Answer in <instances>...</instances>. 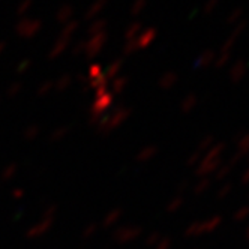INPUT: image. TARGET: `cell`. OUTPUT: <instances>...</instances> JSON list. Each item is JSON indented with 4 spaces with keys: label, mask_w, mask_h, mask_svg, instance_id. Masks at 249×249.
<instances>
[{
    "label": "cell",
    "mask_w": 249,
    "mask_h": 249,
    "mask_svg": "<svg viewBox=\"0 0 249 249\" xmlns=\"http://www.w3.org/2000/svg\"><path fill=\"white\" fill-rule=\"evenodd\" d=\"M246 72H248V63L245 60L239 59V60H236L233 65L230 66V69H228V78H230L231 83L237 84V83H240L245 78Z\"/></svg>",
    "instance_id": "obj_1"
},
{
    "label": "cell",
    "mask_w": 249,
    "mask_h": 249,
    "mask_svg": "<svg viewBox=\"0 0 249 249\" xmlns=\"http://www.w3.org/2000/svg\"><path fill=\"white\" fill-rule=\"evenodd\" d=\"M215 59H216V53L213 51L212 48L209 50H204L201 54L198 56V59L195 60L194 63V69H201V68H207L210 65L215 63Z\"/></svg>",
    "instance_id": "obj_2"
},
{
    "label": "cell",
    "mask_w": 249,
    "mask_h": 249,
    "mask_svg": "<svg viewBox=\"0 0 249 249\" xmlns=\"http://www.w3.org/2000/svg\"><path fill=\"white\" fill-rule=\"evenodd\" d=\"M156 38V30L155 29H147L144 30L143 33H141V36L137 39V45L138 48H144L147 45H150Z\"/></svg>",
    "instance_id": "obj_3"
},
{
    "label": "cell",
    "mask_w": 249,
    "mask_h": 249,
    "mask_svg": "<svg viewBox=\"0 0 249 249\" xmlns=\"http://www.w3.org/2000/svg\"><path fill=\"white\" fill-rule=\"evenodd\" d=\"M243 8H234L233 11H231L228 15H227V20L225 23L228 26H236L237 23H240L243 20Z\"/></svg>",
    "instance_id": "obj_4"
},
{
    "label": "cell",
    "mask_w": 249,
    "mask_h": 249,
    "mask_svg": "<svg viewBox=\"0 0 249 249\" xmlns=\"http://www.w3.org/2000/svg\"><path fill=\"white\" fill-rule=\"evenodd\" d=\"M237 153L242 155L243 158L249 155V134H243L237 140Z\"/></svg>",
    "instance_id": "obj_5"
},
{
    "label": "cell",
    "mask_w": 249,
    "mask_h": 249,
    "mask_svg": "<svg viewBox=\"0 0 249 249\" xmlns=\"http://www.w3.org/2000/svg\"><path fill=\"white\" fill-rule=\"evenodd\" d=\"M230 62H231V53H219V54H216V59L213 65H215L216 69H222Z\"/></svg>",
    "instance_id": "obj_6"
},
{
    "label": "cell",
    "mask_w": 249,
    "mask_h": 249,
    "mask_svg": "<svg viewBox=\"0 0 249 249\" xmlns=\"http://www.w3.org/2000/svg\"><path fill=\"white\" fill-rule=\"evenodd\" d=\"M176 81H177V75H176L174 72H168V74H165V75L162 77V80H161V86H162V87H165V89H168V87L174 86V84H176Z\"/></svg>",
    "instance_id": "obj_7"
},
{
    "label": "cell",
    "mask_w": 249,
    "mask_h": 249,
    "mask_svg": "<svg viewBox=\"0 0 249 249\" xmlns=\"http://www.w3.org/2000/svg\"><path fill=\"white\" fill-rule=\"evenodd\" d=\"M248 216H249V206H243L234 213V219L237 222H243Z\"/></svg>",
    "instance_id": "obj_8"
},
{
    "label": "cell",
    "mask_w": 249,
    "mask_h": 249,
    "mask_svg": "<svg viewBox=\"0 0 249 249\" xmlns=\"http://www.w3.org/2000/svg\"><path fill=\"white\" fill-rule=\"evenodd\" d=\"M219 2H221V0H207V2L204 3L203 12H204L206 15L212 14L213 11H215V9H216V8L219 6Z\"/></svg>",
    "instance_id": "obj_9"
},
{
    "label": "cell",
    "mask_w": 249,
    "mask_h": 249,
    "mask_svg": "<svg viewBox=\"0 0 249 249\" xmlns=\"http://www.w3.org/2000/svg\"><path fill=\"white\" fill-rule=\"evenodd\" d=\"M195 104H197V98H195L194 95H191V96H188V98L185 99V102H183V108H185L186 111H189L191 108H194Z\"/></svg>",
    "instance_id": "obj_10"
},
{
    "label": "cell",
    "mask_w": 249,
    "mask_h": 249,
    "mask_svg": "<svg viewBox=\"0 0 249 249\" xmlns=\"http://www.w3.org/2000/svg\"><path fill=\"white\" fill-rule=\"evenodd\" d=\"M140 29H141V26H140V24H137V23H135V24H132V26L128 29V32H126V38L132 41V38L135 36V35H137V33H140Z\"/></svg>",
    "instance_id": "obj_11"
},
{
    "label": "cell",
    "mask_w": 249,
    "mask_h": 249,
    "mask_svg": "<svg viewBox=\"0 0 249 249\" xmlns=\"http://www.w3.org/2000/svg\"><path fill=\"white\" fill-rule=\"evenodd\" d=\"M146 3H147V0H137V2L134 3V6H132V12H134V14L141 12V11L144 9Z\"/></svg>",
    "instance_id": "obj_12"
},
{
    "label": "cell",
    "mask_w": 249,
    "mask_h": 249,
    "mask_svg": "<svg viewBox=\"0 0 249 249\" xmlns=\"http://www.w3.org/2000/svg\"><path fill=\"white\" fill-rule=\"evenodd\" d=\"M231 170H233V168H231V167H230L228 164H227V165H222V168H221V170L218 171V176H216V179H219V180H221V179H225V177H227V176L230 174V171H231Z\"/></svg>",
    "instance_id": "obj_13"
},
{
    "label": "cell",
    "mask_w": 249,
    "mask_h": 249,
    "mask_svg": "<svg viewBox=\"0 0 249 249\" xmlns=\"http://www.w3.org/2000/svg\"><path fill=\"white\" fill-rule=\"evenodd\" d=\"M230 192H231V185H228V183H227V185H224V186H222V189L219 191V198H222V200H224V198H227L228 195H230Z\"/></svg>",
    "instance_id": "obj_14"
},
{
    "label": "cell",
    "mask_w": 249,
    "mask_h": 249,
    "mask_svg": "<svg viewBox=\"0 0 249 249\" xmlns=\"http://www.w3.org/2000/svg\"><path fill=\"white\" fill-rule=\"evenodd\" d=\"M242 183H249V168L245 170V173L242 176Z\"/></svg>",
    "instance_id": "obj_15"
},
{
    "label": "cell",
    "mask_w": 249,
    "mask_h": 249,
    "mask_svg": "<svg viewBox=\"0 0 249 249\" xmlns=\"http://www.w3.org/2000/svg\"><path fill=\"white\" fill-rule=\"evenodd\" d=\"M246 237H248V240H249V225H248V228H246Z\"/></svg>",
    "instance_id": "obj_16"
},
{
    "label": "cell",
    "mask_w": 249,
    "mask_h": 249,
    "mask_svg": "<svg viewBox=\"0 0 249 249\" xmlns=\"http://www.w3.org/2000/svg\"><path fill=\"white\" fill-rule=\"evenodd\" d=\"M2 47H3V45H0V48H2Z\"/></svg>",
    "instance_id": "obj_17"
},
{
    "label": "cell",
    "mask_w": 249,
    "mask_h": 249,
    "mask_svg": "<svg viewBox=\"0 0 249 249\" xmlns=\"http://www.w3.org/2000/svg\"><path fill=\"white\" fill-rule=\"evenodd\" d=\"M248 161H249V156H248Z\"/></svg>",
    "instance_id": "obj_18"
}]
</instances>
